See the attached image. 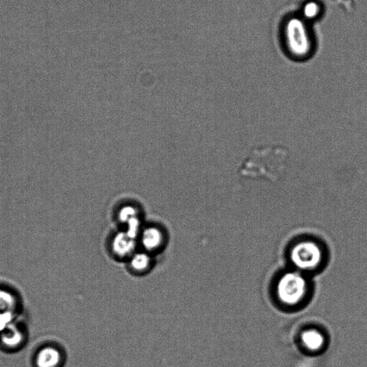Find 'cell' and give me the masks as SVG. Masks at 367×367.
<instances>
[{"label":"cell","instance_id":"obj_1","mask_svg":"<svg viewBox=\"0 0 367 367\" xmlns=\"http://www.w3.org/2000/svg\"><path fill=\"white\" fill-rule=\"evenodd\" d=\"M283 35L285 46L292 57L301 61L312 52V34L303 19L296 17L289 20L285 26Z\"/></svg>","mask_w":367,"mask_h":367},{"label":"cell","instance_id":"obj_2","mask_svg":"<svg viewBox=\"0 0 367 367\" xmlns=\"http://www.w3.org/2000/svg\"><path fill=\"white\" fill-rule=\"evenodd\" d=\"M307 292V280L301 272L287 273L278 280L277 296L279 301L286 305H298L305 298Z\"/></svg>","mask_w":367,"mask_h":367},{"label":"cell","instance_id":"obj_3","mask_svg":"<svg viewBox=\"0 0 367 367\" xmlns=\"http://www.w3.org/2000/svg\"><path fill=\"white\" fill-rule=\"evenodd\" d=\"M106 249L112 260L125 264L138 249L137 238L129 233L121 230L108 237Z\"/></svg>","mask_w":367,"mask_h":367},{"label":"cell","instance_id":"obj_4","mask_svg":"<svg viewBox=\"0 0 367 367\" xmlns=\"http://www.w3.org/2000/svg\"><path fill=\"white\" fill-rule=\"evenodd\" d=\"M169 236L166 231L157 224L143 226L137 236L138 249L157 257L167 248Z\"/></svg>","mask_w":367,"mask_h":367},{"label":"cell","instance_id":"obj_5","mask_svg":"<svg viewBox=\"0 0 367 367\" xmlns=\"http://www.w3.org/2000/svg\"><path fill=\"white\" fill-rule=\"evenodd\" d=\"M291 260L301 271H312L322 262L323 251L312 240H303L294 245L291 251Z\"/></svg>","mask_w":367,"mask_h":367},{"label":"cell","instance_id":"obj_6","mask_svg":"<svg viewBox=\"0 0 367 367\" xmlns=\"http://www.w3.org/2000/svg\"><path fill=\"white\" fill-rule=\"evenodd\" d=\"M124 264L131 275L144 277L154 271L157 265V257L138 249Z\"/></svg>","mask_w":367,"mask_h":367},{"label":"cell","instance_id":"obj_7","mask_svg":"<svg viewBox=\"0 0 367 367\" xmlns=\"http://www.w3.org/2000/svg\"><path fill=\"white\" fill-rule=\"evenodd\" d=\"M303 345L310 352L320 351L325 344L324 335L316 329H308L301 334Z\"/></svg>","mask_w":367,"mask_h":367},{"label":"cell","instance_id":"obj_8","mask_svg":"<svg viewBox=\"0 0 367 367\" xmlns=\"http://www.w3.org/2000/svg\"><path fill=\"white\" fill-rule=\"evenodd\" d=\"M61 357L58 352L48 349L42 351L38 357V367H56L60 363Z\"/></svg>","mask_w":367,"mask_h":367},{"label":"cell","instance_id":"obj_9","mask_svg":"<svg viewBox=\"0 0 367 367\" xmlns=\"http://www.w3.org/2000/svg\"><path fill=\"white\" fill-rule=\"evenodd\" d=\"M317 6L315 3H310L305 6L304 15L306 18H313L317 15Z\"/></svg>","mask_w":367,"mask_h":367}]
</instances>
